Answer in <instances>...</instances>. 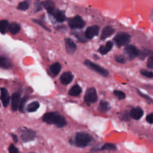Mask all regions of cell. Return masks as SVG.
<instances>
[{
    "mask_svg": "<svg viewBox=\"0 0 153 153\" xmlns=\"http://www.w3.org/2000/svg\"><path fill=\"white\" fill-rule=\"evenodd\" d=\"M42 120L50 124H55L57 127H63L66 126V121L60 114L56 112H47L42 117Z\"/></svg>",
    "mask_w": 153,
    "mask_h": 153,
    "instance_id": "6da1fadb",
    "label": "cell"
},
{
    "mask_svg": "<svg viewBox=\"0 0 153 153\" xmlns=\"http://www.w3.org/2000/svg\"><path fill=\"white\" fill-rule=\"evenodd\" d=\"M92 140V137L85 132H78L75 137V144L78 146L84 148L87 146Z\"/></svg>",
    "mask_w": 153,
    "mask_h": 153,
    "instance_id": "7a4b0ae2",
    "label": "cell"
},
{
    "mask_svg": "<svg viewBox=\"0 0 153 153\" xmlns=\"http://www.w3.org/2000/svg\"><path fill=\"white\" fill-rule=\"evenodd\" d=\"M131 40V36L127 33H118L114 38L115 43L119 47L128 44Z\"/></svg>",
    "mask_w": 153,
    "mask_h": 153,
    "instance_id": "3957f363",
    "label": "cell"
},
{
    "mask_svg": "<svg viewBox=\"0 0 153 153\" xmlns=\"http://www.w3.org/2000/svg\"><path fill=\"white\" fill-rule=\"evenodd\" d=\"M84 64L90 69H91V70L95 71L96 72L99 74L100 75H102L103 76L106 77L108 76L109 73L108 72L107 70L105 69L104 68H102L101 66H100L99 65L92 62L91 61L89 60H86L84 62Z\"/></svg>",
    "mask_w": 153,
    "mask_h": 153,
    "instance_id": "277c9868",
    "label": "cell"
},
{
    "mask_svg": "<svg viewBox=\"0 0 153 153\" xmlns=\"http://www.w3.org/2000/svg\"><path fill=\"white\" fill-rule=\"evenodd\" d=\"M85 22L79 16H76L68 20V25L72 29H81L85 26Z\"/></svg>",
    "mask_w": 153,
    "mask_h": 153,
    "instance_id": "5b68a950",
    "label": "cell"
},
{
    "mask_svg": "<svg viewBox=\"0 0 153 153\" xmlns=\"http://www.w3.org/2000/svg\"><path fill=\"white\" fill-rule=\"evenodd\" d=\"M85 102L88 104L90 105L91 103H95L97 100V95L96 89L93 87L88 88L85 94L84 97Z\"/></svg>",
    "mask_w": 153,
    "mask_h": 153,
    "instance_id": "8992f818",
    "label": "cell"
},
{
    "mask_svg": "<svg viewBox=\"0 0 153 153\" xmlns=\"http://www.w3.org/2000/svg\"><path fill=\"white\" fill-rule=\"evenodd\" d=\"M124 53L130 60H132L139 56V50L133 45H127L124 48Z\"/></svg>",
    "mask_w": 153,
    "mask_h": 153,
    "instance_id": "52a82bcc",
    "label": "cell"
},
{
    "mask_svg": "<svg viewBox=\"0 0 153 153\" xmlns=\"http://www.w3.org/2000/svg\"><path fill=\"white\" fill-rule=\"evenodd\" d=\"M99 32V27L94 25L88 27L85 30V35L87 38L91 39L95 36H97Z\"/></svg>",
    "mask_w": 153,
    "mask_h": 153,
    "instance_id": "ba28073f",
    "label": "cell"
},
{
    "mask_svg": "<svg viewBox=\"0 0 153 153\" xmlns=\"http://www.w3.org/2000/svg\"><path fill=\"white\" fill-rule=\"evenodd\" d=\"M35 133L32 130L26 129L23 131L21 134V138L23 142H29L34 139Z\"/></svg>",
    "mask_w": 153,
    "mask_h": 153,
    "instance_id": "9c48e42d",
    "label": "cell"
},
{
    "mask_svg": "<svg viewBox=\"0 0 153 153\" xmlns=\"http://www.w3.org/2000/svg\"><path fill=\"white\" fill-rule=\"evenodd\" d=\"M65 46H66V50L67 53L69 54H72L74 53L76 49V45L75 43L73 41L72 39L71 38H66L65 39Z\"/></svg>",
    "mask_w": 153,
    "mask_h": 153,
    "instance_id": "30bf717a",
    "label": "cell"
},
{
    "mask_svg": "<svg viewBox=\"0 0 153 153\" xmlns=\"http://www.w3.org/2000/svg\"><path fill=\"white\" fill-rule=\"evenodd\" d=\"M20 102V94L19 93H15L11 97V109L13 111H16L19 108Z\"/></svg>",
    "mask_w": 153,
    "mask_h": 153,
    "instance_id": "8fae6325",
    "label": "cell"
},
{
    "mask_svg": "<svg viewBox=\"0 0 153 153\" xmlns=\"http://www.w3.org/2000/svg\"><path fill=\"white\" fill-rule=\"evenodd\" d=\"M1 100L2 102L3 105L5 107H7L10 102V96L8 93L7 90L5 88H1Z\"/></svg>",
    "mask_w": 153,
    "mask_h": 153,
    "instance_id": "7c38bea8",
    "label": "cell"
},
{
    "mask_svg": "<svg viewBox=\"0 0 153 153\" xmlns=\"http://www.w3.org/2000/svg\"><path fill=\"white\" fill-rule=\"evenodd\" d=\"M73 78H74V75H72V74L71 72L68 71V72H66L63 73L61 75L60 81L63 84L67 85L71 82Z\"/></svg>",
    "mask_w": 153,
    "mask_h": 153,
    "instance_id": "4fadbf2b",
    "label": "cell"
},
{
    "mask_svg": "<svg viewBox=\"0 0 153 153\" xmlns=\"http://www.w3.org/2000/svg\"><path fill=\"white\" fill-rule=\"evenodd\" d=\"M42 5L50 15H52L53 13L56 10L55 4L51 1H45L42 2Z\"/></svg>",
    "mask_w": 153,
    "mask_h": 153,
    "instance_id": "5bb4252c",
    "label": "cell"
},
{
    "mask_svg": "<svg viewBox=\"0 0 153 153\" xmlns=\"http://www.w3.org/2000/svg\"><path fill=\"white\" fill-rule=\"evenodd\" d=\"M143 111L140 107H136L132 109L130 111V116L134 120H139L143 115Z\"/></svg>",
    "mask_w": 153,
    "mask_h": 153,
    "instance_id": "9a60e30c",
    "label": "cell"
},
{
    "mask_svg": "<svg viewBox=\"0 0 153 153\" xmlns=\"http://www.w3.org/2000/svg\"><path fill=\"white\" fill-rule=\"evenodd\" d=\"M114 32H115V29L111 26H108L105 27L102 31L101 36H100L101 39H106V38L112 35Z\"/></svg>",
    "mask_w": 153,
    "mask_h": 153,
    "instance_id": "2e32d148",
    "label": "cell"
},
{
    "mask_svg": "<svg viewBox=\"0 0 153 153\" xmlns=\"http://www.w3.org/2000/svg\"><path fill=\"white\" fill-rule=\"evenodd\" d=\"M113 43L111 41H108L105 45H102L99 48V51L100 54L104 55L107 54L112 48Z\"/></svg>",
    "mask_w": 153,
    "mask_h": 153,
    "instance_id": "e0dca14e",
    "label": "cell"
},
{
    "mask_svg": "<svg viewBox=\"0 0 153 153\" xmlns=\"http://www.w3.org/2000/svg\"><path fill=\"white\" fill-rule=\"evenodd\" d=\"M53 16L57 21L59 22H63L66 20V16L65 15V13L59 10H56L51 15Z\"/></svg>",
    "mask_w": 153,
    "mask_h": 153,
    "instance_id": "ac0fdd59",
    "label": "cell"
},
{
    "mask_svg": "<svg viewBox=\"0 0 153 153\" xmlns=\"http://www.w3.org/2000/svg\"><path fill=\"white\" fill-rule=\"evenodd\" d=\"M12 63L11 61L5 57H1L0 56V68L2 69H9L11 68Z\"/></svg>",
    "mask_w": 153,
    "mask_h": 153,
    "instance_id": "d6986e66",
    "label": "cell"
},
{
    "mask_svg": "<svg viewBox=\"0 0 153 153\" xmlns=\"http://www.w3.org/2000/svg\"><path fill=\"white\" fill-rule=\"evenodd\" d=\"M82 89L79 85L75 84L73 85L69 90V94L71 96H77L81 94Z\"/></svg>",
    "mask_w": 153,
    "mask_h": 153,
    "instance_id": "ffe728a7",
    "label": "cell"
},
{
    "mask_svg": "<svg viewBox=\"0 0 153 153\" xmlns=\"http://www.w3.org/2000/svg\"><path fill=\"white\" fill-rule=\"evenodd\" d=\"M8 29H9L11 33H12L13 35H15V34H17V33H19L20 32V26L17 23L13 22L10 25Z\"/></svg>",
    "mask_w": 153,
    "mask_h": 153,
    "instance_id": "44dd1931",
    "label": "cell"
},
{
    "mask_svg": "<svg viewBox=\"0 0 153 153\" xmlns=\"http://www.w3.org/2000/svg\"><path fill=\"white\" fill-rule=\"evenodd\" d=\"M50 70L53 75H57L61 71V65L59 63L56 62L50 66Z\"/></svg>",
    "mask_w": 153,
    "mask_h": 153,
    "instance_id": "7402d4cb",
    "label": "cell"
},
{
    "mask_svg": "<svg viewBox=\"0 0 153 153\" xmlns=\"http://www.w3.org/2000/svg\"><path fill=\"white\" fill-rule=\"evenodd\" d=\"M109 108H110V106L108 102L104 100H102L99 103L98 110L102 112H105L108 111L109 109Z\"/></svg>",
    "mask_w": 153,
    "mask_h": 153,
    "instance_id": "603a6c76",
    "label": "cell"
},
{
    "mask_svg": "<svg viewBox=\"0 0 153 153\" xmlns=\"http://www.w3.org/2000/svg\"><path fill=\"white\" fill-rule=\"evenodd\" d=\"M8 28H9L8 22L6 20H2L0 21V32L4 34L7 31Z\"/></svg>",
    "mask_w": 153,
    "mask_h": 153,
    "instance_id": "cb8c5ba5",
    "label": "cell"
},
{
    "mask_svg": "<svg viewBox=\"0 0 153 153\" xmlns=\"http://www.w3.org/2000/svg\"><path fill=\"white\" fill-rule=\"evenodd\" d=\"M39 103L38 102L35 101L29 104L27 106L26 109L28 112H32L36 111L39 108Z\"/></svg>",
    "mask_w": 153,
    "mask_h": 153,
    "instance_id": "d4e9b609",
    "label": "cell"
},
{
    "mask_svg": "<svg viewBox=\"0 0 153 153\" xmlns=\"http://www.w3.org/2000/svg\"><path fill=\"white\" fill-rule=\"evenodd\" d=\"M147 56H149V57L152 56H153V53L146 49H142L141 51H139V54L138 57L141 60L145 59Z\"/></svg>",
    "mask_w": 153,
    "mask_h": 153,
    "instance_id": "484cf974",
    "label": "cell"
},
{
    "mask_svg": "<svg viewBox=\"0 0 153 153\" xmlns=\"http://www.w3.org/2000/svg\"><path fill=\"white\" fill-rule=\"evenodd\" d=\"M28 8H29V4L27 2H25V1L20 2L17 6V9L20 10H23V11H25L27 10Z\"/></svg>",
    "mask_w": 153,
    "mask_h": 153,
    "instance_id": "4316f807",
    "label": "cell"
},
{
    "mask_svg": "<svg viewBox=\"0 0 153 153\" xmlns=\"http://www.w3.org/2000/svg\"><path fill=\"white\" fill-rule=\"evenodd\" d=\"M116 149V146L113 143H106L104 144L102 148V149L103 150H114Z\"/></svg>",
    "mask_w": 153,
    "mask_h": 153,
    "instance_id": "83f0119b",
    "label": "cell"
},
{
    "mask_svg": "<svg viewBox=\"0 0 153 153\" xmlns=\"http://www.w3.org/2000/svg\"><path fill=\"white\" fill-rule=\"evenodd\" d=\"M140 74L142 75L146 76L148 78H153V72L151 71H149L145 69L140 70Z\"/></svg>",
    "mask_w": 153,
    "mask_h": 153,
    "instance_id": "f1b7e54d",
    "label": "cell"
},
{
    "mask_svg": "<svg viewBox=\"0 0 153 153\" xmlns=\"http://www.w3.org/2000/svg\"><path fill=\"white\" fill-rule=\"evenodd\" d=\"M114 95L120 100H122L123 99L125 98L126 97V94L124 92H123L122 91H120V90H114Z\"/></svg>",
    "mask_w": 153,
    "mask_h": 153,
    "instance_id": "f546056e",
    "label": "cell"
},
{
    "mask_svg": "<svg viewBox=\"0 0 153 153\" xmlns=\"http://www.w3.org/2000/svg\"><path fill=\"white\" fill-rule=\"evenodd\" d=\"M27 96H25L23 97L21 100H20V105H19V109L20 110V112H23V110H24V107H25V103L27 101Z\"/></svg>",
    "mask_w": 153,
    "mask_h": 153,
    "instance_id": "4dcf8cb0",
    "label": "cell"
},
{
    "mask_svg": "<svg viewBox=\"0 0 153 153\" xmlns=\"http://www.w3.org/2000/svg\"><path fill=\"white\" fill-rule=\"evenodd\" d=\"M74 35L81 42H85L87 41L86 36H84L81 32H75Z\"/></svg>",
    "mask_w": 153,
    "mask_h": 153,
    "instance_id": "1f68e13d",
    "label": "cell"
},
{
    "mask_svg": "<svg viewBox=\"0 0 153 153\" xmlns=\"http://www.w3.org/2000/svg\"><path fill=\"white\" fill-rule=\"evenodd\" d=\"M115 60L120 63H126V59L124 56L121 55H117L115 56Z\"/></svg>",
    "mask_w": 153,
    "mask_h": 153,
    "instance_id": "d6a6232c",
    "label": "cell"
},
{
    "mask_svg": "<svg viewBox=\"0 0 153 153\" xmlns=\"http://www.w3.org/2000/svg\"><path fill=\"white\" fill-rule=\"evenodd\" d=\"M32 21H33L35 23L38 25L39 26H41L42 27H43V28H44V29H45L46 30H47V31H48V32H50V31H51V30H50L46 26H45V25L43 24V23H42V22H41L40 20H37V19H33Z\"/></svg>",
    "mask_w": 153,
    "mask_h": 153,
    "instance_id": "836d02e7",
    "label": "cell"
},
{
    "mask_svg": "<svg viewBox=\"0 0 153 153\" xmlns=\"http://www.w3.org/2000/svg\"><path fill=\"white\" fill-rule=\"evenodd\" d=\"M9 153H19L18 149L13 144H11L8 148Z\"/></svg>",
    "mask_w": 153,
    "mask_h": 153,
    "instance_id": "e575fe53",
    "label": "cell"
},
{
    "mask_svg": "<svg viewBox=\"0 0 153 153\" xmlns=\"http://www.w3.org/2000/svg\"><path fill=\"white\" fill-rule=\"evenodd\" d=\"M147 67L150 69H153V56H150L148 60Z\"/></svg>",
    "mask_w": 153,
    "mask_h": 153,
    "instance_id": "d590c367",
    "label": "cell"
},
{
    "mask_svg": "<svg viewBox=\"0 0 153 153\" xmlns=\"http://www.w3.org/2000/svg\"><path fill=\"white\" fill-rule=\"evenodd\" d=\"M146 120L148 123L150 124H152L153 123V114H150L148 115L146 117Z\"/></svg>",
    "mask_w": 153,
    "mask_h": 153,
    "instance_id": "8d00e7d4",
    "label": "cell"
},
{
    "mask_svg": "<svg viewBox=\"0 0 153 153\" xmlns=\"http://www.w3.org/2000/svg\"><path fill=\"white\" fill-rule=\"evenodd\" d=\"M42 5L41 3H39V2H36V3H35V7H36V11H40V10H41V9H42L41 6H42Z\"/></svg>",
    "mask_w": 153,
    "mask_h": 153,
    "instance_id": "74e56055",
    "label": "cell"
},
{
    "mask_svg": "<svg viewBox=\"0 0 153 153\" xmlns=\"http://www.w3.org/2000/svg\"><path fill=\"white\" fill-rule=\"evenodd\" d=\"M11 136H12V137H13V140H14V141L15 142H17V136L16 135H15V134H11Z\"/></svg>",
    "mask_w": 153,
    "mask_h": 153,
    "instance_id": "f35d334b",
    "label": "cell"
},
{
    "mask_svg": "<svg viewBox=\"0 0 153 153\" xmlns=\"http://www.w3.org/2000/svg\"><path fill=\"white\" fill-rule=\"evenodd\" d=\"M30 153H34V152H30Z\"/></svg>",
    "mask_w": 153,
    "mask_h": 153,
    "instance_id": "ab89813d",
    "label": "cell"
}]
</instances>
